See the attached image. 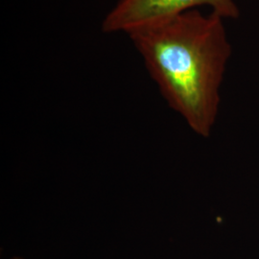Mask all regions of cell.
Returning <instances> with one entry per match:
<instances>
[{"label": "cell", "instance_id": "1", "mask_svg": "<svg viewBox=\"0 0 259 259\" xmlns=\"http://www.w3.org/2000/svg\"><path fill=\"white\" fill-rule=\"evenodd\" d=\"M128 35L169 107L194 133L207 138L232 55L222 17L190 10Z\"/></svg>", "mask_w": 259, "mask_h": 259}, {"label": "cell", "instance_id": "2", "mask_svg": "<svg viewBox=\"0 0 259 259\" xmlns=\"http://www.w3.org/2000/svg\"><path fill=\"white\" fill-rule=\"evenodd\" d=\"M208 6L223 19H237L239 9L233 0H118L103 19L107 34L125 33L186 11Z\"/></svg>", "mask_w": 259, "mask_h": 259}, {"label": "cell", "instance_id": "3", "mask_svg": "<svg viewBox=\"0 0 259 259\" xmlns=\"http://www.w3.org/2000/svg\"><path fill=\"white\" fill-rule=\"evenodd\" d=\"M12 259H23L21 258V257H19V256H15V257H13Z\"/></svg>", "mask_w": 259, "mask_h": 259}]
</instances>
